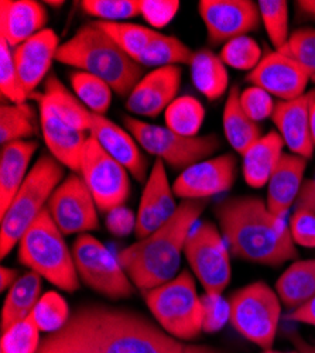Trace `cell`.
Returning a JSON list of instances; mask_svg holds the SVG:
<instances>
[{
    "instance_id": "cell-51",
    "label": "cell",
    "mask_w": 315,
    "mask_h": 353,
    "mask_svg": "<svg viewBox=\"0 0 315 353\" xmlns=\"http://www.w3.org/2000/svg\"><path fill=\"white\" fill-rule=\"evenodd\" d=\"M289 339L292 341L294 349H297L300 353H315V343H309L301 335L293 332L289 335Z\"/></svg>"
},
{
    "instance_id": "cell-55",
    "label": "cell",
    "mask_w": 315,
    "mask_h": 353,
    "mask_svg": "<svg viewBox=\"0 0 315 353\" xmlns=\"http://www.w3.org/2000/svg\"><path fill=\"white\" fill-rule=\"evenodd\" d=\"M37 353H52V352H50L48 349H45L44 346H41V345H40V349H39V352H37Z\"/></svg>"
},
{
    "instance_id": "cell-48",
    "label": "cell",
    "mask_w": 315,
    "mask_h": 353,
    "mask_svg": "<svg viewBox=\"0 0 315 353\" xmlns=\"http://www.w3.org/2000/svg\"><path fill=\"white\" fill-rule=\"evenodd\" d=\"M285 319L315 327V297L311 299L308 303L303 304L301 307L290 311L285 315Z\"/></svg>"
},
{
    "instance_id": "cell-12",
    "label": "cell",
    "mask_w": 315,
    "mask_h": 353,
    "mask_svg": "<svg viewBox=\"0 0 315 353\" xmlns=\"http://www.w3.org/2000/svg\"><path fill=\"white\" fill-rule=\"evenodd\" d=\"M229 253L231 252L215 223L204 221L191 230L184 254L192 274L201 283L208 296L222 297L231 283L232 269Z\"/></svg>"
},
{
    "instance_id": "cell-13",
    "label": "cell",
    "mask_w": 315,
    "mask_h": 353,
    "mask_svg": "<svg viewBox=\"0 0 315 353\" xmlns=\"http://www.w3.org/2000/svg\"><path fill=\"white\" fill-rule=\"evenodd\" d=\"M79 174L90 188L99 212L123 207L130 195L128 168L112 157L91 136L85 143Z\"/></svg>"
},
{
    "instance_id": "cell-18",
    "label": "cell",
    "mask_w": 315,
    "mask_h": 353,
    "mask_svg": "<svg viewBox=\"0 0 315 353\" xmlns=\"http://www.w3.org/2000/svg\"><path fill=\"white\" fill-rule=\"evenodd\" d=\"M173 187L168 183L165 164L157 159L143 188L136 214V238L145 239L177 211Z\"/></svg>"
},
{
    "instance_id": "cell-6",
    "label": "cell",
    "mask_w": 315,
    "mask_h": 353,
    "mask_svg": "<svg viewBox=\"0 0 315 353\" xmlns=\"http://www.w3.org/2000/svg\"><path fill=\"white\" fill-rule=\"evenodd\" d=\"M17 260L52 285L67 292L79 290L72 250L47 208L37 216L19 242Z\"/></svg>"
},
{
    "instance_id": "cell-5",
    "label": "cell",
    "mask_w": 315,
    "mask_h": 353,
    "mask_svg": "<svg viewBox=\"0 0 315 353\" xmlns=\"http://www.w3.org/2000/svg\"><path fill=\"white\" fill-rule=\"evenodd\" d=\"M43 94L67 123L82 132H88L112 157L128 168L136 181L143 183L148 180L149 161L128 130L106 119L103 114L85 108L54 74H50L44 81Z\"/></svg>"
},
{
    "instance_id": "cell-22",
    "label": "cell",
    "mask_w": 315,
    "mask_h": 353,
    "mask_svg": "<svg viewBox=\"0 0 315 353\" xmlns=\"http://www.w3.org/2000/svg\"><path fill=\"white\" fill-rule=\"evenodd\" d=\"M60 46L55 32L44 28L13 50L14 64L28 97H33L37 86L47 79L45 77Z\"/></svg>"
},
{
    "instance_id": "cell-45",
    "label": "cell",
    "mask_w": 315,
    "mask_h": 353,
    "mask_svg": "<svg viewBox=\"0 0 315 353\" xmlns=\"http://www.w3.org/2000/svg\"><path fill=\"white\" fill-rule=\"evenodd\" d=\"M179 9V0H140V16L156 28L165 27L176 17Z\"/></svg>"
},
{
    "instance_id": "cell-46",
    "label": "cell",
    "mask_w": 315,
    "mask_h": 353,
    "mask_svg": "<svg viewBox=\"0 0 315 353\" xmlns=\"http://www.w3.org/2000/svg\"><path fill=\"white\" fill-rule=\"evenodd\" d=\"M289 228L296 245L309 249L315 248V214L305 208L294 207Z\"/></svg>"
},
{
    "instance_id": "cell-20",
    "label": "cell",
    "mask_w": 315,
    "mask_h": 353,
    "mask_svg": "<svg viewBox=\"0 0 315 353\" xmlns=\"http://www.w3.org/2000/svg\"><path fill=\"white\" fill-rule=\"evenodd\" d=\"M183 71L177 65L156 68L146 74L128 98L126 108L137 116L157 117L177 99Z\"/></svg>"
},
{
    "instance_id": "cell-8",
    "label": "cell",
    "mask_w": 315,
    "mask_h": 353,
    "mask_svg": "<svg viewBox=\"0 0 315 353\" xmlns=\"http://www.w3.org/2000/svg\"><path fill=\"white\" fill-rule=\"evenodd\" d=\"M143 299L159 325L171 336L191 341L203 332V303L188 270H183L165 284L143 291Z\"/></svg>"
},
{
    "instance_id": "cell-14",
    "label": "cell",
    "mask_w": 315,
    "mask_h": 353,
    "mask_svg": "<svg viewBox=\"0 0 315 353\" xmlns=\"http://www.w3.org/2000/svg\"><path fill=\"white\" fill-rule=\"evenodd\" d=\"M47 210L63 234L87 233L99 226L98 207L79 172L70 174L47 202Z\"/></svg>"
},
{
    "instance_id": "cell-16",
    "label": "cell",
    "mask_w": 315,
    "mask_h": 353,
    "mask_svg": "<svg viewBox=\"0 0 315 353\" xmlns=\"http://www.w3.org/2000/svg\"><path fill=\"white\" fill-rule=\"evenodd\" d=\"M238 161L232 154L207 159L184 170L173 184L183 199H208L231 190L236 181Z\"/></svg>"
},
{
    "instance_id": "cell-26",
    "label": "cell",
    "mask_w": 315,
    "mask_h": 353,
    "mask_svg": "<svg viewBox=\"0 0 315 353\" xmlns=\"http://www.w3.org/2000/svg\"><path fill=\"white\" fill-rule=\"evenodd\" d=\"M284 141L277 132H269L254 141L243 153L242 174L252 188L267 185L273 171L284 154Z\"/></svg>"
},
{
    "instance_id": "cell-40",
    "label": "cell",
    "mask_w": 315,
    "mask_h": 353,
    "mask_svg": "<svg viewBox=\"0 0 315 353\" xmlns=\"http://www.w3.org/2000/svg\"><path fill=\"white\" fill-rule=\"evenodd\" d=\"M300 64L315 85V28H297L289 37V41L278 51Z\"/></svg>"
},
{
    "instance_id": "cell-23",
    "label": "cell",
    "mask_w": 315,
    "mask_h": 353,
    "mask_svg": "<svg viewBox=\"0 0 315 353\" xmlns=\"http://www.w3.org/2000/svg\"><path fill=\"white\" fill-rule=\"evenodd\" d=\"M307 160L304 157L284 153L267 183L266 203L269 211L284 219L290 208L296 205L304 183Z\"/></svg>"
},
{
    "instance_id": "cell-43",
    "label": "cell",
    "mask_w": 315,
    "mask_h": 353,
    "mask_svg": "<svg viewBox=\"0 0 315 353\" xmlns=\"http://www.w3.org/2000/svg\"><path fill=\"white\" fill-rule=\"evenodd\" d=\"M239 101L245 113L256 123L272 117L276 108L273 97L257 86H249L241 91Z\"/></svg>"
},
{
    "instance_id": "cell-42",
    "label": "cell",
    "mask_w": 315,
    "mask_h": 353,
    "mask_svg": "<svg viewBox=\"0 0 315 353\" xmlns=\"http://www.w3.org/2000/svg\"><path fill=\"white\" fill-rule=\"evenodd\" d=\"M81 8L102 21L121 23L140 16V0H83Z\"/></svg>"
},
{
    "instance_id": "cell-4",
    "label": "cell",
    "mask_w": 315,
    "mask_h": 353,
    "mask_svg": "<svg viewBox=\"0 0 315 353\" xmlns=\"http://www.w3.org/2000/svg\"><path fill=\"white\" fill-rule=\"evenodd\" d=\"M55 61L98 77L119 97H129L143 78V67L132 60L96 21L82 26L61 44Z\"/></svg>"
},
{
    "instance_id": "cell-31",
    "label": "cell",
    "mask_w": 315,
    "mask_h": 353,
    "mask_svg": "<svg viewBox=\"0 0 315 353\" xmlns=\"http://www.w3.org/2000/svg\"><path fill=\"white\" fill-rule=\"evenodd\" d=\"M194 51L188 48L180 39L157 33L137 63L141 67H168L179 64H191Z\"/></svg>"
},
{
    "instance_id": "cell-29",
    "label": "cell",
    "mask_w": 315,
    "mask_h": 353,
    "mask_svg": "<svg viewBox=\"0 0 315 353\" xmlns=\"http://www.w3.org/2000/svg\"><path fill=\"white\" fill-rule=\"evenodd\" d=\"M41 276L37 273L28 272L20 276L9 290L2 308V321H0L2 332L33 312L41 299Z\"/></svg>"
},
{
    "instance_id": "cell-35",
    "label": "cell",
    "mask_w": 315,
    "mask_h": 353,
    "mask_svg": "<svg viewBox=\"0 0 315 353\" xmlns=\"http://www.w3.org/2000/svg\"><path fill=\"white\" fill-rule=\"evenodd\" d=\"M37 133L34 113L26 103L2 105L0 108V143L2 147L26 140Z\"/></svg>"
},
{
    "instance_id": "cell-11",
    "label": "cell",
    "mask_w": 315,
    "mask_h": 353,
    "mask_svg": "<svg viewBox=\"0 0 315 353\" xmlns=\"http://www.w3.org/2000/svg\"><path fill=\"white\" fill-rule=\"evenodd\" d=\"M72 256L79 280L109 300H126L134 294V284L102 242L82 233L72 245Z\"/></svg>"
},
{
    "instance_id": "cell-28",
    "label": "cell",
    "mask_w": 315,
    "mask_h": 353,
    "mask_svg": "<svg viewBox=\"0 0 315 353\" xmlns=\"http://www.w3.org/2000/svg\"><path fill=\"white\" fill-rule=\"evenodd\" d=\"M281 304L290 311L315 297V259L294 261L276 281Z\"/></svg>"
},
{
    "instance_id": "cell-30",
    "label": "cell",
    "mask_w": 315,
    "mask_h": 353,
    "mask_svg": "<svg viewBox=\"0 0 315 353\" xmlns=\"http://www.w3.org/2000/svg\"><path fill=\"white\" fill-rule=\"evenodd\" d=\"M191 78L196 90L207 99L216 101L226 94L229 75L221 58L208 48L194 51Z\"/></svg>"
},
{
    "instance_id": "cell-21",
    "label": "cell",
    "mask_w": 315,
    "mask_h": 353,
    "mask_svg": "<svg viewBox=\"0 0 315 353\" xmlns=\"http://www.w3.org/2000/svg\"><path fill=\"white\" fill-rule=\"evenodd\" d=\"M314 99L315 90L293 101H278L272 116L277 133L292 154L304 157L305 160L314 154L309 134V108Z\"/></svg>"
},
{
    "instance_id": "cell-25",
    "label": "cell",
    "mask_w": 315,
    "mask_h": 353,
    "mask_svg": "<svg viewBox=\"0 0 315 353\" xmlns=\"http://www.w3.org/2000/svg\"><path fill=\"white\" fill-rule=\"evenodd\" d=\"M37 141L20 140L2 147L0 154V216H3L23 185Z\"/></svg>"
},
{
    "instance_id": "cell-36",
    "label": "cell",
    "mask_w": 315,
    "mask_h": 353,
    "mask_svg": "<svg viewBox=\"0 0 315 353\" xmlns=\"http://www.w3.org/2000/svg\"><path fill=\"white\" fill-rule=\"evenodd\" d=\"M41 332L52 334L60 331L71 318L70 305L63 296L55 291H47L39 300L32 312Z\"/></svg>"
},
{
    "instance_id": "cell-27",
    "label": "cell",
    "mask_w": 315,
    "mask_h": 353,
    "mask_svg": "<svg viewBox=\"0 0 315 353\" xmlns=\"http://www.w3.org/2000/svg\"><path fill=\"white\" fill-rule=\"evenodd\" d=\"M239 97L241 88L234 85L227 92L222 113V125L227 143L236 153L243 156L249 147L262 137V129L259 123L253 122L245 113Z\"/></svg>"
},
{
    "instance_id": "cell-24",
    "label": "cell",
    "mask_w": 315,
    "mask_h": 353,
    "mask_svg": "<svg viewBox=\"0 0 315 353\" xmlns=\"http://www.w3.org/2000/svg\"><path fill=\"white\" fill-rule=\"evenodd\" d=\"M45 8L36 0L0 2V36L10 47H17L44 30Z\"/></svg>"
},
{
    "instance_id": "cell-7",
    "label": "cell",
    "mask_w": 315,
    "mask_h": 353,
    "mask_svg": "<svg viewBox=\"0 0 315 353\" xmlns=\"http://www.w3.org/2000/svg\"><path fill=\"white\" fill-rule=\"evenodd\" d=\"M64 176V165L51 154H43L28 171L0 223V257L5 259L20 242L24 232L47 208V202Z\"/></svg>"
},
{
    "instance_id": "cell-37",
    "label": "cell",
    "mask_w": 315,
    "mask_h": 353,
    "mask_svg": "<svg viewBox=\"0 0 315 353\" xmlns=\"http://www.w3.org/2000/svg\"><path fill=\"white\" fill-rule=\"evenodd\" d=\"M257 8L273 47L280 51L290 37L289 3L285 0H261L257 2Z\"/></svg>"
},
{
    "instance_id": "cell-34",
    "label": "cell",
    "mask_w": 315,
    "mask_h": 353,
    "mask_svg": "<svg viewBox=\"0 0 315 353\" xmlns=\"http://www.w3.org/2000/svg\"><path fill=\"white\" fill-rule=\"evenodd\" d=\"M102 30L116 43L130 58L137 63L139 57L145 52L153 37L157 34L153 28L132 23L96 21Z\"/></svg>"
},
{
    "instance_id": "cell-9",
    "label": "cell",
    "mask_w": 315,
    "mask_h": 353,
    "mask_svg": "<svg viewBox=\"0 0 315 353\" xmlns=\"http://www.w3.org/2000/svg\"><path fill=\"white\" fill-rule=\"evenodd\" d=\"M231 310V325L249 342L272 349L281 318V301L265 281L250 283L227 299Z\"/></svg>"
},
{
    "instance_id": "cell-39",
    "label": "cell",
    "mask_w": 315,
    "mask_h": 353,
    "mask_svg": "<svg viewBox=\"0 0 315 353\" xmlns=\"http://www.w3.org/2000/svg\"><path fill=\"white\" fill-rule=\"evenodd\" d=\"M219 58L227 67L239 71H253L262 61V48L254 39L242 36L223 44Z\"/></svg>"
},
{
    "instance_id": "cell-44",
    "label": "cell",
    "mask_w": 315,
    "mask_h": 353,
    "mask_svg": "<svg viewBox=\"0 0 315 353\" xmlns=\"http://www.w3.org/2000/svg\"><path fill=\"white\" fill-rule=\"evenodd\" d=\"M203 310H204V322L203 332L205 334H216L219 332L226 322L231 318V310L229 303L223 297H212L208 294L201 296Z\"/></svg>"
},
{
    "instance_id": "cell-53",
    "label": "cell",
    "mask_w": 315,
    "mask_h": 353,
    "mask_svg": "<svg viewBox=\"0 0 315 353\" xmlns=\"http://www.w3.org/2000/svg\"><path fill=\"white\" fill-rule=\"evenodd\" d=\"M309 134H311V141L315 150V99L312 101L309 108Z\"/></svg>"
},
{
    "instance_id": "cell-52",
    "label": "cell",
    "mask_w": 315,
    "mask_h": 353,
    "mask_svg": "<svg viewBox=\"0 0 315 353\" xmlns=\"http://www.w3.org/2000/svg\"><path fill=\"white\" fill-rule=\"evenodd\" d=\"M296 6L304 17L314 19L315 20V0H298L296 2Z\"/></svg>"
},
{
    "instance_id": "cell-15",
    "label": "cell",
    "mask_w": 315,
    "mask_h": 353,
    "mask_svg": "<svg viewBox=\"0 0 315 353\" xmlns=\"http://www.w3.org/2000/svg\"><path fill=\"white\" fill-rule=\"evenodd\" d=\"M199 16L212 46L247 36L261 26V12L252 0H201Z\"/></svg>"
},
{
    "instance_id": "cell-49",
    "label": "cell",
    "mask_w": 315,
    "mask_h": 353,
    "mask_svg": "<svg viewBox=\"0 0 315 353\" xmlns=\"http://www.w3.org/2000/svg\"><path fill=\"white\" fill-rule=\"evenodd\" d=\"M294 207L305 208L315 214V180H305Z\"/></svg>"
},
{
    "instance_id": "cell-38",
    "label": "cell",
    "mask_w": 315,
    "mask_h": 353,
    "mask_svg": "<svg viewBox=\"0 0 315 353\" xmlns=\"http://www.w3.org/2000/svg\"><path fill=\"white\" fill-rule=\"evenodd\" d=\"M40 328L30 314L2 332V353H37L41 345Z\"/></svg>"
},
{
    "instance_id": "cell-32",
    "label": "cell",
    "mask_w": 315,
    "mask_h": 353,
    "mask_svg": "<svg viewBox=\"0 0 315 353\" xmlns=\"http://www.w3.org/2000/svg\"><path fill=\"white\" fill-rule=\"evenodd\" d=\"M164 119L165 128L185 137H195L204 123L205 109L194 97H179L165 109Z\"/></svg>"
},
{
    "instance_id": "cell-50",
    "label": "cell",
    "mask_w": 315,
    "mask_h": 353,
    "mask_svg": "<svg viewBox=\"0 0 315 353\" xmlns=\"http://www.w3.org/2000/svg\"><path fill=\"white\" fill-rule=\"evenodd\" d=\"M19 279H20L19 270L2 266V269H0V290L2 291L8 290V288L10 290Z\"/></svg>"
},
{
    "instance_id": "cell-41",
    "label": "cell",
    "mask_w": 315,
    "mask_h": 353,
    "mask_svg": "<svg viewBox=\"0 0 315 353\" xmlns=\"http://www.w3.org/2000/svg\"><path fill=\"white\" fill-rule=\"evenodd\" d=\"M0 91L14 105H23L27 98H30L17 72L12 47L2 39H0Z\"/></svg>"
},
{
    "instance_id": "cell-56",
    "label": "cell",
    "mask_w": 315,
    "mask_h": 353,
    "mask_svg": "<svg viewBox=\"0 0 315 353\" xmlns=\"http://www.w3.org/2000/svg\"><path fill=\"white\" fill-rule=\"evenodd\" d=\"M64 2H45V5H51V6H60L63 5Z\"/></svg>"
},
{
    "instance_id": "cell-1",
    "label": "cell",
    "mask_w": 315,
    "mask_h": 353,
    "mask_svg": "<svg viewBox=\"0 0 315 353\" xmlns=\"http://www.w3.org/2000/svg\"><path fill=\"white\" fill-rule=\"evenodd\" d=\"M64 327L98 353H227L211 345L187 343L140 312L105 304L75 308Z\"/></svg>"
},
{
    "instance_id": "cell-47",
    "label": "cell",
    "mask_w": 315,
    "mask_h": 353,
    "mask_svg": "<svg viewBox=\"0 0 315 353\" xmlns=\"http://www.w3.org/2000/svg\"><path fill=\"white\" fill-rule=\"evenodd\" d=\"M106 229L118 238L129 236L136 230V214L125 205L106 214Z\"/></svg>"
},
{
    "instance_id": "cell-2",
    "label": "cell",
    "mask_w": 315,
    "mask_h": 353,
    "mask_svg": "<svg viewBox=\"0 0 315 353\" xmlns=\"http://www.w3.org/2000/svg\"><path fill=\"white\" fill-rule=\"evenodd\" d=\"M214 215L229 252L243 261L280 268L298 257L290 228L261 196L225 198L215 205Z\"/></svg>"
},
{
    "instance_id": "cell-54",
    "label": "cell",
    "mask_w": 315,
    "mask_h": 353,
    "mask_svg": "<svg viewBox=\"0 0 315 353\" xmlns=\"http://www.w3.org/2000/svg\"><path fill=\"white\" fill-rule=\"evenodd\" d=\"M262 353H300L297 349H294V350H274L273 347L272 349H266V350H263Z\"/></svg>"
},
{
    "instance_id": "cell-33",
    "label": "cell",
    "mask_w": 315,
    "mask_h": 353,
    "mask_svg": "<svg viewBox=\"0 0 315 353\" xmlns=\"http://www.w3.org/2000/svg\"><path fill=\"white\" fill-rule=\"evenodd\" d=\"M70 83L78 101L94 113L105 114L112 103V88L98 77L74 71L70 75Z\"/></svg>"
},
{
    "instance_id": "cell-19",
    "label": "cell",
    "mask_w": 315,
    "mask_h": 353,
    "mask_svg": "<svg viewBox=\"0 0 315 353\" xmlns=\"http://www.w3.org/2000/svg\"><path fill=\"white\" fill-rule=\"evenodd\" d=\"M33 97L39 103L40 126L51 156L72 172H79L82 152L88 140L87 134L67 123L44 94H34Z\"/></svg>"
},
{
    "instance_id": "cell-17",
    "label": "cell",
    "mask_w": 315,
    "mask_h": 353,
    "mask_svg": "<svg viewBox=\"0 0 315 353\" xmlns=\"http://www.w3.org/2000/svg\"><path fill=\"white\" fill-rule=\"evenodd\" d=\"M246 81L280 101H293L305 94L309 78L293 58L273 51L266 54L259 65L247 74Z\"/></svg>"
},
{
    "instance_id": "cell-10",
    "label": "cell",
    "mask_w": 315,
    "mask_h": 353,
    "mask_svg": "<svg viewBox=\"0 0 315 353\" xmlns=\"http://www.w3.org/2000/svg\"><path fill=\"white\" fill-rule=\"evenodd\" d=\"M125 129L149 154L163 160L174 170H187L212 156L221 145L216 134L185 137L168 128L143 122L133 116H123Z\"/></svg>"
},
{
    "instance_id": "cell-3",
    "label": "cell",
    "mask_w": 315,
    "mask_h": 353,
    "mask_svg": "<svg viewBox=\"0 0 315 353\" xmlns=\"http://www.w3.org/2000/svg\"><path fill=\"white\" fill-rule=\"evenodd\" d=\"M207 205L208 199H183L174 215L156 232L118 253V261L136 288L148 291L179 274L185 242Z\"/></svg>"
}]
</instances>
